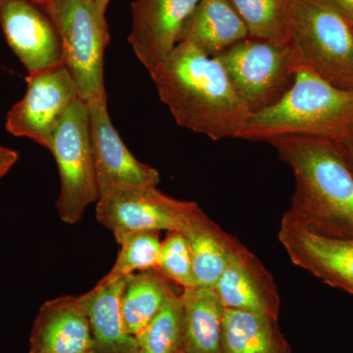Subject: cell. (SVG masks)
<instances>
[{
  "mask_svg": "<svg viewBox=\"0 0 353 353\" xmlns=\"http://www.w3.org/2000/svg\"><path fill=\"white\" fill-rule=\"evenodd\" d=\"M269 143L289 165L296 181L290 208L281 222L326 238L353 239V173L343 146L299 136Z\"/></svg>",
  "mask_w": 353,
  "mask_h": 353,
  "instance_id": "obj_1",
  "label": "cell"
},
{
  "mask_svg": "<svg viewBox=\"0 0 353 353\" xmlns=\"http://www.w3.org/2000/svg\"><path fill=\"white\" fill-rule=\"evenodd\" d=\"M160 99L179 126L213 141L239 139L250 117L222 65L180 43L152 74Z\"/></svg>",
  "mask_w": 353,
  "mask_h": 353,
  "instance_id": "obj_2",
  "label": "cell"
},
{
  "mask_svg": "<svg viewBox=\"0 0 353 353\" xmlns=\"http://www.w3.org/2000/svg\"><path fill=\"white\" fill-rule=\"evenodd\" d=\"M292 136L328 139L343 148L352 145L353 90L336 87L301 67L285 97L250 114L239 139L269 143Z\"/></svg>",
  "mask_w": 353,
  "mask_h": 353,
  "instance_id": "obj_3",
  "label": "cell"
},
{
  "mask_svg": "<svg viewBox=\"0 0 353 353\" xmlns=\"http://www.w3.org/2000/svg\"><path fill=\"white\" fill-rule=\"evenodd\" d=\"M289 46L299 68L353 90V29L322 0H288Z\"/></svg>",
  "mask_w": 353,
  "mask_h": 353,
  "instance_id": "obj_4",
  "label": "cell"
},
{
  "mask_svg": "<svg viewBox=\"0 0 353 353\" xmlns=\"http://www.w3.org/2000/svg\"><path fill=\"white\" fill-rule=\"evenodd\" d=\"M41 8L52 20L61 41L63 63L87 104L108 99L104 52L109 39L105 13L88 0H48Z\"/></svg>",
  "mask_w": 353,
  "mask_h": 353,
  "instance_id": "obj_5",
  "label": "cell"
},
{
  "mask_svg": "<svg viewBox=\"0 0 353 353\" xmlns=\"http://www.w3.org/2000/svg\"><path fill=\"white\" fill-rule=\"evenodd\" d=\"M214 58L252 114L280 101L294 85L299 70L289 44L250 37Z\"/></svg>",
  "mask_w": 353,
  "mask_h": 353,
  "instance_id": "obj_6",
  "label": "cell"
},
{
  "mask_svg": "<svg viewBox=\"0 0 353 353\" xmlns=\"http://www.w3.org/2000/svg\"><path fill=\"white\" fill-rule=\"evenodd\" d=\"M48 150L52 152L59 171L58 213L67 224H77L88 206L99 199L90 139V108L82 99L65 114Z\"/></svg>",
  "mask_w": 353,
  "mask_h": 353,
  "instance_id": "obj_7",
  "label": "cell"
},
{
  "mask_svg": "<svg viewBox=\"0 0 353 353\" xmlns=\"http://www.w3.org/2000/svg\"><path fill=\"white\" fill-rule=\"evenodd\" d=\"M24 97L7 114L6 130L50 150L51 139L70 108L81 99L64 64L29 74Z\"/></svg>",
  "mask_w": 353,
  "mask_h": 353,
  "instance_id": "obj_8",
  "label": "cell"
},
{
  "mask_svg": "<svg viewBox=\"0 0 353 353\" xmlns=\"http://www.w3.org/2000/svg\"><path fill=\"white\" fill-rule=\"evenodd\" d=\"M190 204L166 196L157 187L116 189L99 196L97 218L120 243L139 232L180 231Z\"/></svg>",
  "mask_w": 353,
  "mask_h": 353,
  "instance_id": "obj_9",
  "label": "cell"
},
{
  "mask_svg": "<svg viewBox=\"0 0 353 353\" xmlns=\"http://www.w3.org/2000/svg\"><path fill=\"white\" fill-rule=\"evenodd\" d=\"M0 26L28 73L64 64L57 28L44 9L32 0H0Z\"/></svg>",
  "mask_w": 353,
  "mask_h": 353,
  "instance_id": "obj_10",
  "label": "cell"
},
{
  "mask_svg": "<svg viewBox=\"0 0 353 353\" xmlns=\"http://www.w3.org/2000/svg\"><path fill=\"white\" fill-rule=\"evenodd\" d=\"M88 105L99 196L116 189L157 187L160 175L157 169L139 162L114 128L109 117L108 99Z\"/></svg>",
  "mask_w": 353,
  "mask_h": 353,
  "instance_id": "obj_11",
  "label": "cell"
},
{
  "mask_svg": "<svg viewBox=\"0 0 353 353\" xmlns=\"http://www.w3.org/2000/svg\"><path fill=\"white\" fill-rule=\"evenodd\" d=\"M201 0H134L129 41L150 74L179 43L183 24Z\"/></svg>",
  "mask_w": 353,
  "mask_h": 353,
  "instance_id": "obj_12",
  "label": "cell"
},
{
  "mask_svg": "<svg viewBox=\"0 0 353 353\" xmlns=\"http://www.w3.org/2000/svg\"><path fill=\"white\" fill-rule=\"evenodd\" d=\"M278 236L292 263L353 296V239L326 238L283 222Z\"/></svg>",
  "mask_w": 353,
  "mask_h": 353,
  "instance_id": "obj_13",
  "label": "cell"
},
{
  "mask_svg": "<svg viewBox=\"0 0 353 353\" xmlns=\"http://www.w3.org/2000/svg\"><path fill=\"white\" fill-rule=\"evenodd\" d=\"M214 290L226 309L278 320L280 296L275 280L243 243L232 253Z\"/></svg>",
  "mask_w": 353,
  "mask_h": 353,
  "instance_id": "obj_14",
  "label": "cell"
},
{
  "mask_svg": "<svg viewBox=\"0 0 353 353\" xmlns=\"http://www.w3.org/2000/svg\"><path fill=\"white\" fill-rule=\"evenodd\" d=\"M94 345L90 321L78 296L57 297L39 307L29 353H87Z\"/></svg>",
  "mask_w": 353,
  "mask_h": 353,
  "instance_id": "obj_15",
  "label": "cell"
},
{
  "mask_svg": "<svg viewBox=\"0 0 353 353\" xmlns=\"http://www.w3.org/2000/svg\"><path fill=\"white\" fill-rule=\"evenodd\" d=\"M179 232L189 243L196 287L214 289L232 253L241 243L223 231L196 202L190 204Z\"/></svg>",
  "mask_w": 353,
  "mask_h": 353,
  "instance_id": "obj_16",
  "label": "cell"
},
{
  "mask_svg": "<svg viewBox=\"0 0 353 353\" xmlns=\"http://www.w3.org/2000/svg\"><path fill=\"white\" fill-rule=\"evenodd\" d=\"M248 38V28L229 0H201L183 24L179 43L215 57Z\"/></svg>",
  "mask_w": 353,
  "mask_h": 353,
  "instance_id": "obj_17",
  "label": "cell"
},
{
  "mask_svg": "<svg viewBox=\"0 0 353 353\" xmlns=\"http://www.w3.org/2000/svg\"><path fill=\"white\" fill-rule=\"evenodd\" d=\"M130 276L111 285H97L78 296L90 321L95 352L139 353L136 338L125 329L121 310V299Z\"/></svg>",
  "mask_w": 353,
  "mask_h": 353,
  "instance_id": "obj_18",
  "label": "cell"
},
{
  "mask_svg": "<svg viewBox=\"0 0 353 353\" xmlns=\"http://www.w3.org/2000/svg\"><path fill=\"white\" fill-rule=\"evenodd\" d=\"M183 313V352L222 353L226 308L213 288L194 287L180 292Z\"/></svg>",
  "mask_w": 353,
  "mask_h": 353,
  "instance_id": "obj_19",
  "label": "cell"
},
{
  "mask_svg": "<svg viewBox=\"0 0 353 353\" xmlns=\"http://www.w3.org/2000/svg\"><path fill=\"white\" fill-rule=\"evenodd\" d=\"M277 321L268 316L226 309L222 353H290Z\"/></svg>",
  "mask_w": 353,
  "mask_h": 353,
  "instance_id": "obj_20",
  "label": "cell"
},
{
  "mask_svg": "<svg viewBox=\"0 0 353 353\" xmlns=\"http://www.w3.org/2000/svg\"><path fill=\"white\" fill-rule=\"evenodd\" d=\"M175 285L157 268L138 272L128 279L121 299V310L127 333H141L172 294L179 292Z\"/></svg>",
  "mask_w": 353,
  "mask_h": 353,
  "instance_id": "obj_21",
  "label": "cell"
},
{
  "mask_svg": "<svg viewBox=\"0 0 353 353\" xmlns=\"http://www.w3.org/2000/svg\"><path fill=\"white\" fill-rule=\"evenodd\" d=\"M250 38L289 44L288 0H229Z\"/></svg>",
  "mask_w": 353,
  "mask_h": 353,
  "instance_id": "obj_22",
  "label": "cell"
},
{
  "mask_svg": "<svg viewBox=\"0 0 353 353\" xmlns=\"http://www.w3.org/2000/svg\"><path fill=\"white\" fill-rule=\"evenodd\" d=\"M134 338L139 353L183 352V313L180 292L172 294L161 310Z\"/></svg>",
  "mask_w": 353,
  "mask_h": 353,
  "instance_id": "obj_23",
  "label": "cell"
},
{
  "mask_svg": "<svg viewBox=\"0 0 353 353\" xmlns=\"http://www.w3.org/2000/svg\"><path fill=\"white\" fill-rule=\"evenodd\" d=\"M119 245L121 250L112 269L97 285H111L138 272L157 268L162 245L159 232L129 234Z\"/></svg>",
  "mask_w": 353,
  "mask_h": 353,
  "instance_id": "obj_24",
  "label": "cell"
},
{
  "mask_svg": "<svg viewBox=\"0 0 353 353\" xmlns=\"http://www.w3.org/2000/svg\"><path fill=\"white\" fill-rule=\"evenodd\" d=\"M157 269L182 289L196 287L192 252L180 232H168L162 241Z\"/></svg>",
  "mask_w": 353,
  "mask_h": 353,
  "instance_id": "obj_25",
  "label": "cell"
},
{
  "mask_svg": "<svg viewBox=\"0 0 353 353\" xmlns=\"http://www.w3.org/2000/svg\"><path fill=\"white\" fill-rule=\"evenodd\" d=\"M334 9L353 28V0H322Z\"/></svg>",
  "mask_w": 353,
  "mask_h": 353,
  "instance_id": "obj_26",
  "label": "cell"
},
{
  "mask_svg": "<svg viewBox=\"0 0 353 353\" xmlns=\"http://www.w3.org/2000/svg\"><path fill=\"white\" fill-rule=\"evenodd\" d=\"M19 154L15 150L0 148V179L6 175L17 162Z\"/></svg>",
  "mask_w": 353,
  "mask_h": 353,
  "instance_id": "obj_27",
  "label": "cell"
},
{
  "mask_svg": "<svg viewBox=\"0 0 353 353\" xmlns=\"http://www.w3.org/2000/svg\"><path fill=\"white\" fill-rule=\"evenodd\" d=\"M92 6L95 8L99 9L101 12L106 13V9L110 0H88Z\"/></svg>",
  "mask_w": 353,
  "mask_h": 353,
  "instance_id": "obj_28",
  "label": "cell"
},
{
  "mask_svg": "<svg viewBox=\"0 0 353 353\" xmlns=\"http://www.w3.org/2000/svg\"><path fill=\"white\" fill-rule=\"evenodd\" d=\"M345 159H347L348 166L350 167L353 173V145L348 148H343Z\"/></svg>",
  "mask_w": 353,
  "mask_h": 353,
  "instance_id": "obj_29",
  "label": "cell"
},
{
  "mask_svg": "<svg viewBox=\"0 0 353 353\" xmlns=\"http://www.w3.org/2000/svg\"><path fill=\"white\" fill-rule=\"evenodd\" d=\"M32 2H34V3L38 4V6L43 7L44 4L46 3V1L48 0H32Z\"/></svg>",
  "mask_w": 353,
  "mask_h": 353,
  "instance_id": "obj_30",
  "label": "cell"
},
{
  "mask_svg": "<svg viewBox=\"0 0 353 353\" xmlns=\"http://www.w3.org/2000/svg\"><path fill=\"white\" fill-rule=\"evenodd\" d=\"M87 353H99V352H94V350H92V352H87Z\"/></svg>",
  "mask_w": 353,
  "mask_h": 353,
  "instance_id": "obj_31",
  "label": "cell"
},
{
  "mask_svg": "<svg viewBox=\"0 0 353 353\" xmlns=\"http://www.w3.org/2000/svg\"><path fill=\"white\" fill-rule=\"evenodd\" d=\"M180 353H185V352H180Z\"/></svg>",
  "mask_w": 353,
  "mask_h": 353,
  "instance_id": "obj_32",
  "label": "cell"
},
{
  "mask_svg": "<svg viewBox=\"0 0 353 353\" xmlns=\"http://www.w3.org/2000/svg\"><path fill=\"white\" fill-rule=\"evenodd\" d=\"M352 29H353V28H352Z\"/></svg>",
  "mask_w": 353,
  "mask_h": 353,
  "instance_id": "obj_33",
  "label": "cell"
}]
</instances>
